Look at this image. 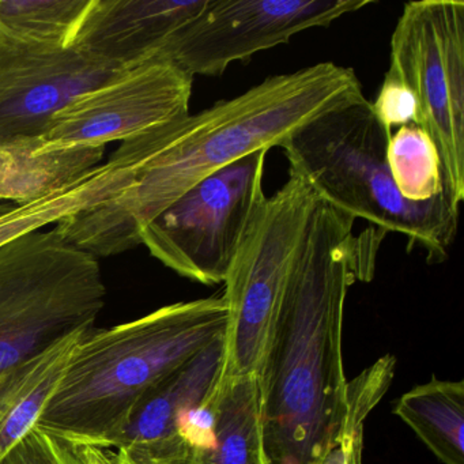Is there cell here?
Here are the masks:
<instances>
[{
  "label": "cell",
  "mask_w": 464,
  "mask_h": 464,
  "mask_svg": "<svg viewBox=\"0 0 464 464\" xmlns=\"http://www.w3.org/2000/svg\"><path fill=\"white\" fill-rule=\"evenodd\" d=\"M224 295L162 306L82 339L37 426L78 448L112 450L146 396L218 339Z\"/></svg>",
  "instance_id": "3"
},
{
  "label": "cell",
  "mask_w": 464,
  "mask_h": 464,
  "mask_svg": "<svg viewBox=\"0 0 464 464\" xmlns=\"http://www.w3.org/2000/svg\"><path fill=\"white\" fill-rule=\"evenodd\" d=\"M208 0H92L72 47L129 69L157 58Z\"/></svg>",
  "instance_id": "12"
},
{
  "label": "cell",
  "mask_w": 464,
  "mask_h": 464,
  "mask_svg": "<svg viewBox=\"0 0 464 464\" xmlns=\"http://www.w3.org/2000/svg\"><path fill=\"white\" fill-rule=\"evenodd\" d=\"M121 70L72 47L0 31V140L42 138L59 111Z\"/></svg>",
  "instance_id": "11"
},
{
  "label": "cell",
  "mask_w": 464,
  "mask_h": 464,
  "mask_svg": "<svg viewBox=\"0 0 464 464\" xmlns=\"http://www.w3.org/2000/svg\"><path fill=\"white\" fill-rule=\"evenodd\" d=\"M398 415L442 464H464V382L439 380L399 398Z\"/></svg>",
  "instance_id": "16"
},
{
  "label": "cell",
  "mask_w": 464,
  "mask_h": 464,
  "mask_svg": "<svg viewBox=\"0 0 464 464\" xmlns=\"http://www.w3.org/2000/svg\"><path fill=\"white\" fill-rule=\"evenodd\" d=\"M224 338L165 377L140 404L112 450L150 444L176 434L179 420L216 388L221 376Z\"/></svg>",
  "instance_id": "14"
},
{
  "label": "cell",
  "mask_w": 464,
  "mask_h": 464,
  "mask_svg": "<svg viewBox=\"0 0 464 464\" xmlns=\"http://www.w3.org/2000/svg\"><path fill=\"white\" fill-rule=\"evenodd\" d=\"M216 448L206 464H267L259 376L217 384Z\"/></svg>",
  "instance_id": "17"
},
{
  "label": "cell",
  "mask_w": 464,
  "mask_h": 464,
  "mask_svg": "<svg viewBox=\"0 0 464 464\" xmlns=\"http://www.w3.org/2000/svg\"><path fill=\"white\" fill-rule=\"evenodd\" d=\"M374 113L388 130L414 123L415 102L412 94L392 78H384L376 102H372Z\"/></svg>",
  "instance_id": "22"
},
{
  "label": "cell",
  "mask_w": 464,
  "mask_h": 464,
  "mask_svg": "<svg viewBox=\"0 0 464 464\" xmlns=\"http://www.w3.org/2000/svg\"><path fill=\"white\" fill-rule=\"evenodd\" d=\"M395 369L396 358L385 354L347 382L346 414L320 464H362L366 418L390 390Z\"/></svg>",
  "instance_id": "18"
},
{
  "label": "cell",
  "mask_w": 464,
  "mask_h": 464,
  "mask_svg": "<svg viewBox=\"0 0 464 464\" xmlns=\"http://www.w3.org/2000/svg\"><path fill=\"white\" fill-rule=\"evenodd\" d=\"M92 0H0V31L42 44L72 47Z\"/></svg>",
  "instance_id": "19"
},
{
  "label": "cell",
  "mask_w": 464,
  "mask_h": 464,
  "mask_svg": "<svg viewBox=\"0 0 464 464\" xmlns=\"http://www.w3.org/2000/svg\"><path fill=\"white\" fill-rule=\"evenodd\" d=\"M104 146L42 148L40 138L0 140V200L26 205L42 199L102 164Z\"/></svg>",
  "instance_id": "15"
},
{
  "label": "cell",
  "mask_w": 464,
  "mask_h": 464,
  "mask_svg": "<svg viewBox=\"0 0 464 464\" xmlns=\"http://www.w3.org/2000/svg\"><path fill=\"white\" fill-rule=\"evenodd\" d=\"M369 0H208L157 58L187 74L221 77L233 62L286 44L301 32L324 28L369 6Z\"/></svg>",
  "instance_id": "9"
},
{
  "label": "cell",
  "mask_w": 464,
  "mask_h": 464,
  "mask_svg": "<svg viewBox=\"0 0 464 464\" xmlns=\"http://www.w3.org/2000/svg\"><path fill=\"white\" fill-rule=\"evenodd\" d=\"M268 150L255 151L184 192L140 235L151 256L198 284H224L265 205Z\"/></svg>",
  "instance_id": "8"
},
{
  "label": "cell",
  "mask_w": 464,
  "mask_h": 464,
  "mask_svg": "<svg viewBox=\"0 0 464 464\" xmlns=\"http://www.w3.org/2000/svg\"><path fill=\"white\" fill-rule=\"evenodd\" d=\"M319 197L290 170L266 199L225 279L227 325L218 385L259 376L270 347L295 249Z\"/></svg>",
  "instance_id": "6"
},
{
  "label": "cell",
  "mask_w": 464,
  "mask_h": 464,
  "mask_svg": "<svg viewBox=\"0 0 464 464\" xmlns=\"http://www.w3.org/2000/svg\"><path fill=\"white\" fill-rule=\"evenodd\" d=\"M360 94L354 70L331 62L266 78L235 99L189 113L126 191L53 227L67 244L96 257L137 248L143 229L195 184L255 151L279 148L317 116Z\"/></svg>",
  "instance_id": "2"
},
{
  "label": "cell",
  "mask_w": 464,
  "mask_h": 464,
  "mask_svg": "<svg viewBox=\"0 0 464 464\" xmlns=\"http://www.w3.org/2000/svg\"><path fill=\"white\" fill-rule=\"evenodd\" d=\"M387 161L393 183L404 199L426 202L445 192L441 160L428 134L414 123L391 135Z\"/></svg>",
  "instance_id": "20"
},
{
  "label": "cell",
  "mask_w": 464,
  "mask_h": 464,
  "mask_svg": "<svg viewBox=\"0 0 464 464\" xmlns=\"http://www.w3.org/2000/svg\"><path fill=\"white\" fill-rule=\"evenodd\" d=\"M385 77L406 86L415 126L430 137L441 160L445 192L464 202V4L420 0L404 5L391 37Z\"/></svg>",
  "instance_id": "7"
},
{
  "label": "cell",
  "mask_w": 464,
  "mask_h": 464,
  "mask_svg": "<svg viewBox=\"0 0 464 464\" xmlns=\"http://www.w3.org/2000/svg\"><path fill=\"white\" fill-rule=\"evenodd\" d=\"M194 78L172 62L150 59L121 70L59 111L42 148L126 142L189 115Z\"/></svg>",
  "instance_id": "10"
},
{
  "label": "cell",
  "mask_w": 464,
  "mask_h": 464,
  "mask_svg": "<svg viewBox=\"0 0 464 464\" xmlns=\"http://www.w3.org/2000/svg\"><path fill=\"white\" fill-rule=\"evenodd\" d=\"M105 297L97 257L67 244L55 227L0 246V373L92 330Z\"/></svg>",
  "instance_id": "5"
},
{
  "label": "cell",
  "mask_w": 464,
  "mask_h": 464,
  "mask_svg": "<svg viewBox=\"0 0 464 464\" xmlns=\"http://www.w3.org/2000/svg\"><path fill=\"white\" fill-rule=\"evenodd\" d=\"M0 464H97L85 448H78L40 426H34Z\"/></svg>",
  "instance_id": "21"
},
{
  "label": "cell",
  "mask_w": 464,
  "mask_h": 464,
  "mask_svg": "<svg viewBox=\"0 0 464 464\" xmlns=\"http://www.w3.org/2000/svg\"><path fill=\"white\" fill-rule=\"evenodd\" d=\"M391 135L362 93L317 116L279 148L320 200L382 232L406 236L429 263H442L455 243L460 208L447 194L426 202L401 197L388 168Z\"/></svg>",
  "instance_id": "4"
},
{
  "label": "cell",
  "mask_w": 464,
  "mask_h": 464,
  "mask_svg": "<svg viewBox=\"0 0 464 464\" xmlns=\"http://www.w3.org/2000/svg\"><path fill=\"white\" fill-rule=\"evenodd\" d=\"M317 200L295 249L259 373L267 464H320L346 414L347 293L372 281L382 229Z\"/></svg>",
  "instance_id": "1"
},
{
  "label": "cell",
  "mask_w": 464,
  "mask_h": 464,
  "mask_svg": "<svg viewBox=\"0 0 464 464\" xmlns=\"http://www.w3.org/2000/svg\"><path fill=\"white\" fill-rule=\"evenodd\" d=\"M91 331H75L0 373V460L37 425Z\"/></svg>",
  "instance_id": "13"
}]
</instances>
